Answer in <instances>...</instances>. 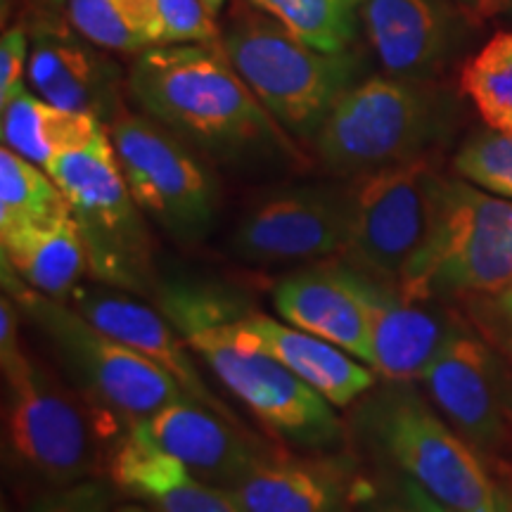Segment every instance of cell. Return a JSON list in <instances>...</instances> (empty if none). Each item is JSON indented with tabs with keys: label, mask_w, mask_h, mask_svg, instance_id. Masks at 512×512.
Returning a JSON list of instances; mask_svg holds the SVG:
<instances>
[{
	"label": "cell",
	"mask_w": 512,
	"mask_h": 512,
	"mask_svg": "<svg viewBox=\"0 0 512 512\" xmlns=\"http://www.w3.org/2000/svg\"><path fill=\"white\" fill-rule=\"evenodd\" d=\"M126 91L140 112L235 169L299 166L304 155L223 55L221 43L138 53Z\"/></svg>",
	"instance_id": "obj_1"
},
{
	"label": "cell",
	"mask_w": 512,
	"mask_h": 512,
	"mask_svg": "<svg viewBox=\"0 0 512 512\" xmlns=\"http://www.w3.org/2000/svg\"><path fill=\"white\" fill-rule=\"evenodd\" d=\"M157 309L181 332L192 354L207 363L268 437L304 453H339L349 427L335 406L302 377L259 349L228 335L226 318L235 292L204 280H159Z\"/></svg>",
	"instance_id": "obj_2"
},
{
	"label": "cell",
	"mask_w": 512,
	"mask_h": 512,
	"mask_svg": "<svg viewBox=\"0 0 512 512\" xmlns=\"http://www.w3.org/2000/svg\"><path fill=\"white\" fill-rule=\"evenodd\" d=\"M351 437L375 467L418 482L446 510L470 512L496 498L489 465L415 382L375 384L354 403Z\"/></svg>",
	"instance_id": "obj_3"
},
{
	"label": "cell",
	"mask_w": 512,
	"mask_h": 512,
	"mask_svg": "<svg viewBox=\"0 0 512 512\" xmlns=\"http://www.w3.org/2000/svg\"><path fill=\"white\" fill-rule=\"evenodd\" d=\"M5 377V441L10 456L31 477L64 489L105 472L107 448L126 422L69 387L24 351Z\"/></svg>",
	"instance_id": "obj_4"
},
{
	"label": "cell",
	"mask_w": 512,
	"mask_h": 512,
	"mask_svg": "<svg viewBox=\"0 0 512 512\" xmlns=\"http://www.w3.org/2000/svg\"><path fill=\"white\" fill-rule=\"evenodd\" d=\"M219 43L261 105L297 140L313 143L337 100L361 81V60L351 50L323 53L261 10L230 19Z\"/></svg>",
	"instance_id": "obj_5"
},
{
	"label": "cell",
	"mask_w": 512,
	"mask_h": 512,
	"mask_svg": "<svg viewBox=\"0 0 512 512\" xmlns=\"http://www.w3.org/2000/svg\"><path fill=\"white\" fill-rule=\"evenodd\" d=\"M3 292L48 339L74 387L128 427L150 420L171 403L190 399L171 375L119 339L102 332L67 302L31 290L3 264Z\"/></svg>",
	"instance_id": "obj_6"
},
{
	"label": "cell",
	"mask_w": 512,
	"mask_h": 512,
	"mask_svg": "<svg viewBox=\"0 0 512 512\" xmlns=\"http://www.w3.org/2000/svg\"><path fill=\"white\" fill-rule=\"evenodd\" d=\"M446 124L448 112L422 81L370 76L337 100L313 147L330 174L358 178L427 157Z\"/></svg>",
	"instance_id": "obj_7"
},
{
	"label": "cell",
	"mask_w": 512,
	"mask_h": 512,
	"mask_svg": "<svg viewBox=\"0 0 512 512\" xmlns=\"http://www.w3.org/2000/svg\"><path fill=\"white\" fill-rule=\"evenodd\" d=\"M46 171L72 207L95 283L155 297V242L121 174L110 133L53 159Z\"/></svg>",
	"instance_id": "obj_8"
},
{
	"label": "cell",
	"mask_w": 512,
	"mask_h": 512,
	"mask_svg": "<svg viewBox=\"0 0 512 512\" xmlns=\"http://www.w3.org/2000/svg\"><path fill=\"white\" fill-rule=\"evenodd\" d=\"M510 287L512 200L446 178L432 240L401 294L456 306Z\"/></svg>",
	"instance_id": "obj_9"
},
{
	"label": "cell",
	"mask_w": 512,
	"mask_h": 512,
	"mask_svg": "<svg viewBox=\"0 0 512 512\" xmlns=\"http://www.w3.org/2000/svg\"><path fill=\"white\" fill-rule=\"evenodd\" d=\"M351 181L354 219L339 259L401 292L432 240L446 178L418 157Z\"/></svg>",
	"instance_id": "obj_10"
},
{
	"label": "cell",
	"mask_w": 512,
	"mask_h": 512,
	"mask_svg": "<svg viewBox=\"0 0 512 512\" xmlns=\"http://www.w3.org/2000/svg\"><path fill=\"white\" fill-rule=\"evenodd\" d=\"M114 155L133 200L178 242H197L214 226L219 183L195 147L147 114L121 110L110 124Z\"/></svg>",
	"instance_id": "obj_11"
},
{
	"label": "cell",
	"mask_w": 512,
	"mask_h": 512,
	"mask_svg": "<svg viewBox=\"0 0 512 512\" xmlns=\"http://www.w3.org/2000/svg\"><path fill=\"white\" fill-rule=\"evenodd\" d=\"M420 384L489 470L512 465V366L470 323L453 335Z\"/></svg>",
	"instance_id": "obj_12"
},
{
	"label": "cell",
	"mask_w": 512,
	"mask_h": 512,
	"mask_svg": "<svg viewBox=\"0 0 512 512\" xmlns=\"http://www.w3.org/2000/svg\"><path fill=\"white\" fill-rule=\"evenodd\" d=\"M354 219V181L309 183L268 192L245 211L230 238L235 259L256 266L335 259Z\"/></svg>",
	"instance_id": "obj_13"
},
{
	"label": "cell",
	"mask_w": 512,
	"mask_h": 512,
	"mask_svg": "<svg viewBox=\"0 0 512 512\" xmlns=\"http://www.w3.org/2000/svg\"><path fill=\"white\" fill-rule=\"evenodd\" d=\"M328 264L361 304L368 325L370 368L384 382H420L467 323L458 306L406 299L339 256L328 259Z\"/></svg>",
	"instance_id": "obj_14"
},
{
	"label": "cell",
	"mask_w": 512,
	"mask_h": 512,
	"mask_svg": "<svg viewBox=\"0 0 512 512\" xmlns=\"http://www.w3.org/2000/svg\"><path fill=\"white\" fill-rule=\"evenodd\" d=\"M29 36L27 79L38 98L62 110L93 114L105 126L124 110L121 69L72 24L43 15L29 29Z\"/></svg>",
	"instance_id": "obj_15"
},
{
	"label": "cell",
	"mask_w": 512,
	"mask_h": 512,
	"mask_svg": "<svg viewBox=\"0 0 512 512\" xmlns=\"http://www.w3.org/2000/svg\"><path fill=\"white\" fill-rule=\"evenodd\" d=\"M363 472L347 453L275 444L228 486L247 512H351Z\"/></svg>",
	"instance_id": "obj_16"
},
{
	"label": "cell",
	"mask_w": 512,
	"mask_h": 512,
	"mask_svg": "<svg viewBox=\"0 0 512 512\" xmlns=\"http://www.w3.org/2000/svg\"><path fill=\"white\" fill-rule=\"evenodd\" d=\"M67 304L81 313L83 318L98 325L102 332L119 339L121 344L138 351L147 361L162 368L166 375L176 380L178 387L190 396L192 401L202 403L211 411L221 413L223 418L245 425L233 408L226 406L204 382L197 368L195 358L190 354L188 342L178 332L171 320L162 311L143 304L138 294L114 290L107 285H79Z\"/></svg>",
	"instance_id": "obj_17"
},
{
	"label": "cell",
	"mask_w": 512,
	"mask_h": 512,
	"mask_svg": "<svg viewBox=\"0 0 512 512\" xmlns=\"http://www.w3.org/2000/svg\"><path fill=\"white\" fill-rule=\"evenodd\" d=\"M228 335L242 347L259 349L302 377L335 408H349L375 387V370L335 344L254 311L235 294L226 318Z\"/></svg>",
	"instance_id": "obj_18"
},
{
	"label": "cell",
	"mask_w": 512,
	"mask_h": 512,
	"mask_svg": "<svg viewBox=\"0 0 512 512\" xmlns=\"http://www.w3.org/2000/svg\"><path fill=\"white\" fill-rule=\"evenodd\" d=\"M458 15L448 0H366L361 22L384 72L425 83L456 48Z\"/></svg>",
	"instance_id": "obj_19"
},
{
	"label": "cell",
	"mask_w": 512,
	"mask_h": 512,
	"mask_svg": "<svg viewBox=\"0 0 512 512\" xmlns=\"http://www.w3.org/2000/svg\"><path fill=\"white\" fill-rule=\"evenodd\" d=\"M147 434L197 479L230 486L275 439H261L252 427L223 418L192 399H181L143 422Z\"/></svg>",
	"instance_id": "obj_20"
},
{
	"label": "cell",
	"mask_w": 512,
	"mask_h": 512,
	"mask_svg": "<svg viewBox=\"0 0 512 512\" xmlns=\"http://www.w3.org/2000/svg\"><path fill=\"white\" fill-rule=\"evenodd\" d=\"M273 306L285 323L335 344L370 366L366 316L328 261L278 280L273 285Z\"/></svg>",
	"instance_id": "obj_21"
},
{
	"label": "cell",
	"mask_w": 512,
	"mask_h": 512,
	"mask_svg": "<svg viewBox=\"0 0 512 512\" xmlns=\"http://www.w3.org/2000/svg\"><path fill=\"white\" fill-rule=\"evenodd\" d=\"M0 112L3 145L41 169L60 155L81 150L107 133V126L93 114L62 110L38 98L29 88L12 95L5 105H0Z\"/></svg>",
	"instance_id": "obj_22"
},
{
	"label": "cell",
	"mask_w": 512,
	"mask_h": 512,
	"mask_svg": "<svg viewBox=\"0 0 512 512\" xmlns=\"http://www.w3.org/2000/svg\"><path fill=\"white\" fill-rule=\"evenodd\" d=\"M0 247H3L0 261L31 290L50 299L67 302L76 287L83 285V278H91L86 245L74 216L53 228L34 230L0 242Z\"/></svg>",
	"instance_id": "obj_23"
},
{
	"label": "cell",
	"mask_w": 512,
	"mask_h": 512,
	"mask_svg": "<svg viewBox=\"0 0 512 512\" xmlns=\"http://www.w3.org/2000/svg\"><path fill=\"white\" fill-rule=\"evenodd\" d=\"M72 219V207L46 169L0 150V242Z\"/></svg>",
	"instance_id": "obj_24"
},
{
	"label": "cell",
	"mask_w": 512,
	"mask_h": 512,
	"mask_svg": "<svg viewBox=\"0 0 512 512\" xmlns=\"http://www.w3.org/2000/svg\"><path fill=\"white\" fill-rule=\"evenodd\" d=\"M105 475L121 494L152 503L192 472L155 444L145 425H131L107 448Z\"/></svg>",
	"instance_id": "obj_25"
},
{
	"label": "cell",
	"mask_w": 512,
	"mask_h": 512,
	"mask_svg": "<svg viewBox=\"0 0 512 512\" xmlns=\"http://www.w3.org/2000/svg\"><path fill=\"white\" fill-rule=\"evenodd\" d=\"M67 22L83 38L112 53L159 48L152 0H64Z\"/></svg>",
	"instance_id": "obj_26"
},
{
	"label": "cell",
	"mask_w": 512,
	"mask_h": 512,
	"mask_svg": "<svg viewBox=\"0 0 512 512\" xmlns=\"http://www.w3.org/2000/svg\"><path fill=\"white\" fill-rule=\"evenodd\" d=\"M256 10L323 53L349 50L358 34L366 0H249Z\"/></svg>",
	"instance_id": "obj_27"
},
{
	"label": "cell",
	"mask_w": 512,
	"mask_h": 512,
	"mask_svg": "<svg viewBox=\"0 0 512 512\" xmlns=\"http://www.w3.org/2000/svg\"><path fill=\"white\" fill-rule=\"evenodd\" d=\"M460 88L491 128L512 133V31H501L472 57Z\"/></svg>",
	"instance_id": "obj_28"
},
{
	"label": "cell",
	"mask_w": 512,
	"mask_h": 512,
	"mask_svg": "<svg viewBox=\"0 0 512 512\" xmlns=\"http://www.w3.org/2000/svg\"><path fill=\"white\" fill-rule=\"evenodd\" d=\"M453 169L460 181L512 200V133L491 126L477 131L460 145Z\"/></svg>",
	"instance_id": "obj_29"
},
{
	"label": "cell",
	"mask_w": 512,
	"mask_h": 512,
	"mask_svg": "<svg viewBox=\"0 0 512 512\" xmlns=\"http://www.w3.org/2000/svg\"><path fill=\"white\" fill-rule=\"evenodd\" d=\"M351 512H451L413 479L377 467L375 475L363 472Z\"/></svg>",
	"instance_id": "obj_30"
},
{
	"label": "cell",
	"mask_w": 512,
	"mask_h": 512,
	"mask_svg": "<svg viewBox=\"0 0 512 512\" xmlns=\"http://www.w3.org/2000/svg\"><path fill=\"white\" fill-rule=\"evenodd\" d=\"M157 15L159 46L219 43L216 15L202 0H152Z\"/></svg>",
	"instance_id": "obj_31"
},
{
	"label": "cell",
	"mask_w": 512,
	"mask_h": 512,
	"mask_svg": "<svg viewBox=\"0 0 512 512\" xmlns=\"http://www.w3.org/2000/svg\"><path fill=\"white\" fill-rule=\"evenodd\" d=\"M467 323L482 335L512 366V287L501 294L467 297L456 304Z\"/></svg>",
	"instance_id": "obj_32"
},
{
	"label": "cell",
	"mask_w": 512,
	"mask_h": 512,
	"mask_svg": "<svg viewBox=\"0 0 512 512\" xmlns=\"http://www.w3.org/2000/svg\"><path fill=\"white\" fill-rule=\"evenodd\" d=\"M157 512H247L228 486L209 484L190 475L150 503Z\"/></svg>",
	"instance_id": "obj_33"
},
{
	"label": "cell",
	"mask_w": 512,
	"mask_h": 512,
	"mask_svg": "<svg viewBox=\"0 0 512 512\" xmlns=\"http://www.w3.org/2000/svg\"><path fill=\"white\" fill-rule=\"evenodd\" d=\"M31 36L24 27H10L0 38V105L22 91L29 69Z\"/></svg>",
	"instance_id": "obj_34"
},
{
	"label": "cell",
	"mask_w": 512,
	"mask_h": 512,
	"mask_svg": "<svg viewBox=\"0 0 512 512\" xmlns=\"http://www.w3.org/2000/svg\"><path fill=\"white\" fill-rule=\"evenodd\" d=\"M31 512H112L110 491L98 479H86L43 496Z\"/></svg>",
	"instance_id": "obj_35"
},
{
	"label": "cell",
	"mask_w": 512,
	"mask_h": 512,
	"mask_svg": "<svg viewBox=\"0 0 512 512\" xmlns=\"http://www.w3.org/2000/svg\"><path fill=\"white\" fill-rule=\"evenodd\" d=\"M453 3L463 12V17L472 22H484L503 12H512V0H453Z\"/></svg>",
	"instance_id": "obj_36"
},
{
	"label": "cell",
	"mask_w": 512,
	"mask_h": 512,
	"mask_svg": "<svg viewBox=\"0 0 512 512\" xmlns=\"http://www.w3.org/2000/svg\"><path fill=\"white\" fill-rule=\"evenodd\" d=\"M491 475L496 479L498 512H512V470L505 465H498L491 467Z\"/></svg>",
	"instance_id": "obj_37"
},
{
	"label": "cell",
	"mask_w": 512,
	"mask_h": 512,
	"mask_svg": "<svg viewBox=\"0 0 512 512\" xmlns=\"http://www.w3.org/2000/svg\"><path fill=\"white\" fill-rule=\"evenodd\" d=\"M204 5H207V8L214 12V15H219L221 12V8H223V3H226V0H202Z\"/></svg>",
	"instance_id": "obj_38"
},
{
	"label": "cell",
	"mask_w": 512,
	"mask_h": 512,
	"mask_svg": "<svg viewBox=\"0 0 512 512\" xmlns=\"http://www.w3.org/2000/svg\"><path fill=\"white\" fill-rule=\"evenodd\" d=\"M470 512H498V503H496V498H494V501H489V503L479 505V508L470 510Z\"/></svg>",
	"instance_id": "obj_39"
},
{
	"label": "cell",
	"mask_w": 512,
	"mask_h": 512,
	"mask_svg": "<svg viewBox=\"0 0 512 512\" xmlns=\"http://www.w3.org/2000/svg\"><path fill=\"white\" fill-rule=\"evenodd\" d=\"M36 3H43V5H50V8H53V5H64V0H36Z\"/></svg>",
	"instance_id": "obj_40"
},
{
	"label": "cell",
	"mask_w": 512,
	"mask_h": 512,
	"mask_svg": "<svg viewBox=\"0 0 512 512\" xmlns=\"http://www.w3.org/2000/svg\"><path fill=\"white\" fill-rule=\"evenodd\" d=\"M498 467V465H496ZM505 467H510V470H512V465H505Z\"/></svg>",
	"instance_id": "obj_41"
}]
</instances>
